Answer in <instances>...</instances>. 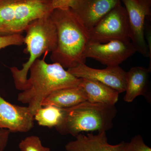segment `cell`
Here are the masks:
<instances>
[{
	"label": "cell",
	"instance_id": "6da1fadb",
	"mask_svg": "<svg viewBox=\"0 0 151 151\" xmlns=\"http://www.w3.org/2000/svg\"><path fill=\"white\" fill-rule=\"evenodd\" d=\"M50 17L57 36L56 48L50 55L52 61L67 69L85 64L89 30L71 9H53Z\"/></svg>",
	"mask_w": 151,
	"mask_h": 151
},
{
	"label": "cell",
	"instance_id": "7a4b0ae2",
	"mask_svg": "<svg viewBox=\"0 0 151 151\" xmlns=\"http://www.w3.org/2000/svg\"><path fill=\"white\" fill-rule=\"evenodd\" d=\"M24 90L18 95L17 100L28 104L33 115L42 107V101L52 92L69 87L79 86L80 78L69 73L56 63H47L44 59L36 60L30 68Z\"/></svg>",
	"mask_w": 151,
	"mask_h": 151
},
{
	"label": "cell",
	"instance_id": "3957f363",
	"mask_svg": "<svg viewBox=\"0 0 151 151\" xmlns=\"http://www.w3.org/2000/svg\"><path fill=\"white\" fill-rule=\"evenodd\" d=\"M63 109L62 122L55 129L60 134L74 137L82 132H106L111 129L117 113L115 105L88 101Z\"/></svg>",
	"mask_w": 151,
	"mask_h": 151
},
{
	"label": "cell",
	"instance_id": "277c9868",
	"mask_svg": "<svg viewBox=\"0 0 151 151\" xmlns=\"http://www.w3.org/2000/svg\"><path fill=\"white\" fill-rule=\"evenodd\" d=\"M25 32L24 44L26 48L24 51L29 53V58L23 64L21 69L10 68L16 88L22 91L25 89L28 73L33 62L42 55L54 51L57 45L56 28L50 15L31 22Z\"/></svg>",
	"mask_w": 151,
	"mask_h": 151
},
{
	"label": "cell",
	"instance_id": "5b68a950",
	"mask_svg": "<svg viewBox=\"0 0 151 151\" xmlns=\"http://www.w3.org/2000/svg\"><path fill=\"white\" fill-rule=\"evenodd\" d=\"M52 0H0V36L22 34L31 22L48 16Z\"/></svg>",
	"mask_w": 151,
	"mask_h": 151
},
{
	"label": "cell",
	"instance_id": "8992f818",
	"mask_svg": "<svg viewBox=\"0 0 151 151\" xmlns=\"http://www.w3.org/2000/svg\"><path fill=\"white\" fill-rule=\"evenodd\" d=\"M89 42L104 43L116 40H130L129 17L125 7L116 6L89 30Z\"/></svg>",
	"mask_w": 151,
	"mask_h": 151
},
{
	"label": "cell",
	"instance_id": "52a82bcc",
	"mask_svg": "<svg viewBox=\"0 0 151 151\" xmlns=\"http://www.w3.org/2000/svg\"><path fill=\"white\" fill-rule=\"evenodd\" d=\"M127 11L129 24V38L137 52L150 57V52L145 37V21L151 14V0H121Z\"/></svg>",
	"mask_w": 151,
	"mask_h": 151
},
{
	"label": "cell",
	"instance_id": "ba28073f",
	"mask_svg": "<svg viewBox=\"0 0 151 151\" xmlns=\"http://www.w3.org/2000/svg\"><path fill=\"white\" fill-rule=\"evenodd\" d=\"M136 52L130 40H116L104 43L89 42L85 56L107 66H119Z\"/></svg>",
	"mask_w": 151,
	"mask_h": 151
},
{
	"label": "cell",
	"instance_id": "9c48e42d",
	"mask_svg": "<svg viewBox=\"0 0 151 151\" xmlns=\"http://www.w3.org/2000/svg\"><path fill=\"white\" fill-rule=\"evenodd\" d=\"M68 71L78 78L92 79L103 83L119 93L125 92L126 72L119 66H107L105 69H95L81 64Z\"/></svg>",
	"mask_w": 151,
	"mask_h": 151
},
{
	"label": "cell",
	"instance_id": "30bf717a",
	"mask_svg": "<svg viewBox=\"0 0 151 151\" xmlns=\"http://www.w3.org/2000/svg\"><path fill=\"white\" fill-rule=\"evenodd\" d=\"M28 107L9 103L0 95V128L11 132H27L33 127L34 118Z\"/></svg>",
	"mask_w": 151,
	"mask_h": 151
},
{
	"label": "cell",
	"instance_id": "8fae6325",
	"mask_svg": "<svg viewBox=\"0 0 151 151\" xmlns=\"http://www.w3.org/2000/svg\"><path fill=\"white\" fill-rule=\"evenodd\" d=\"M121 0H79L72 10L90 30L108 12L121 4Z\"/></svg>",
	"mask_w": 151,
	"mask_h": 151
},
{
	"label": "cell",
	"instance_id": "7c38bea8",
	"mask_svg": "<svg viewBox=\"0 0 151 151\" xmlns=\"http://www.w3.org/2000/svg\"><path fill=\"white\" fill-rule=\"evenodd\" d=\"M65 145L67 151H124L125 142L116 145L108 143L105 132H98L97 134H80Z\"/></svg>",
	"mask_w": 151,
	"mask_h": 151
},
{
	"label": "cell",
	"instance_id": "4fadbf2b",
	"mask_svg": "<svg viewBox=\"0 0 151 151\" xmlns=\"http://www.w3.org/2000/svg\"><path fill=\"white\" fill-rule=\"evenodd\" d=\"M80 78L79 86L84 89L87 101L109 105H115L118 102L120 93L115 89L98 81Z\"/></svg>",
	"mask_w": 151,
	"mask_h": 151
},
{
	"label": "cell",
	"instance_id": "5bb4252c",
	"mask_svg": "<svg viewBox=\"0 0 151 151\" xmlns=\"http://www.w3.org/2000/svg\"><path fill=\"white\" fill-rule=\"evenodd\" d=\"M150 70L140 66L132 67L126 72V94L124 100L133 102L140 95H146L148 88Z\"/></svg>",
	"mask_w": 151,
	"mask_h": 151
},
{
	"label": "cell",
	"instance_id": "9a60e30c",
	"mask_svg": "<svg viewBox=\"0 0 151 151\" xmlns=\"http://www.w3.org/2000/svg\"><path fill=\"white\" fill-rule=\"evenodd\" d=\"M87 100L86 93L81 86L69 87L56 90L50 94L42 101V107L53 105L67 108Z\"/></svg>",
	"mask_w": 151,
	"mask_h": 151
},
{
	"label": "cell",
	"instance_id": "2e32d148",
	"mask_svg": "<svg viewBox=\"0 0 151 151\" xmlns=\"http://www.w3.org/2000/svg\"><path fill=\"white\" fill-rule=\"evenodd\" d=\"M63 108L53 105L42 107L36 112L34 118L39 125L52 128L60 124L63 118Z\"/></svg>",
	"mask_w": 151,
	"mask_h": 151
},
{
	"label": "cell",
	"instance_id": "e0dca14e",
	"mask_svg": "<svg viewBox=\"0 0 151 151\" xmlns=\"http://www.w3.org/2000/svg\"><path fill=\"white\" fill-rule=\"evenodd\" d=\"M21 151H50V149L42 145L39 137L31 136L27 137L19 145Z\"/></svg>",
	"mask_w": 151,
	"mask_h": 151
},
{
	"label": "cell",
	"instance_id": "ac0fdd59",
	"mask_svg": "<svg viewBox=\"0 0 151 151\" xmlns=\"http://www.w3.org/2000/svg\"><path fill=\"white\" fill-rule=\"evenodd\" d=\"M124 151H151V148L146 145L142 136L137 135L129 142H125Z\"/></svg>",
	"mask_w": 151,
	"mask_h": 151
},
{
	"label": "cell",
	"instance_id": "d6986e66",
	"mask_svg": "<svg viewBox=\"0 0 151 151\" xmlns=\"http://www.w3.org/2000/svg\"><path fill=\"white\" fill-rule=\"evenodd\" d=\"M24 39L22 34L0 36V50L12 45H21L24 44Z\"/></svg>",
	"mask_w": 151,
	"mask_h": 151
},
{
	"label": "cell",
	"instance_id": "ffe728a7",
	"mask_svg": "<svg viewBox=\"0 0 151 151\" xmlns=\"http://www.w3.org/2000/svg\"><path fill=\"white\" fill-rule=\"evenodd\" d=\"M79 0H52V4L53 9L70 8L74 9Z\"/></svg>",
	"mask_w": 151,
	"mask_h": 151
},
{
	"label": "cell",
	"instance_id": "44dd1931",
	"mask_svg": "<svg viewBox=\"0 0 151 151\" xmlns=\"http://www.w3.org/2000/svg\"><path fill=\"white\" fill-rule=\"evenodd\" d=\"M11 133L9 130L0 128V151H4Z\"/></svg>",
	"mask_w": 151,
	"mask_h": 151
}]
</instances>
